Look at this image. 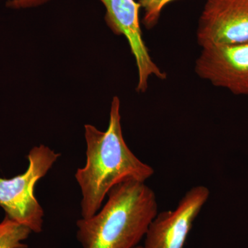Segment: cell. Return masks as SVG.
<instances>
[{
    "label": "cell",
    "mask_w": 248,
    "mask_h": 248,
    "mask_svg": "<svg viewBox=\"0 0 248 248\" xmlns=\"http://www.w3.org/2000/svg\"><path fill=\"white\" fill-rule=\"evenodd\" d=\"M172 1L174 0H139L141 7L144 9L143 22L147 29L156 25L164 6Z\"/></svg>",
    "instance_id": "cell-9"
},
{
    "label": "cell",
    "mask_w": 248,
    "mask_h": 248,
    "mask_svg": "<svg viewBox=\"0 0 248 248\" xmlns=\"http://www.w3.org/2000/svg\"><path fill=\"white\" fill-rule=\"evenodd\" d=\"M50 0H8L6 7L14 10L35 8L46 4Z\"/></svg>",
    "instance_id": "cell-10"
},
{
    "label": "cell",
    "mask_w": 248,
    "mask_h": 248,
    "mask_svg": "<svg viewBox=\"0 0 248 248\" xmlns=\"http://www.w3.org/2000/svg\"><path fill=\"white\" fill-rule=\"evenodd\" d=\"M105 6V19L108 27L116 35H124L128 41L135 57L138 70L137 91L144 93L148 79L155 76L166 79V74L152 60L143 40L140 22L141 5L135 0H99Z\"/></svg>",
    "instance_id": "cell-6"
},
{
    "label": "cell",
    "mask_w": 248,
    "mask_h": 248,
    "mask_svg": "<svg viewBox=\"0 0 248 248\" xmlns=\"http://www.w3.org/2000/svg\"><path fill=\"white\" fill-rule=\"evenodd\" d=\"M195 71L214 86L237 95H248V41L203 47Z\"/></svg>",
    "instance_id": "cell-4"
},
{
    "label": "cell",
    "mask_w": 248,
    "mask_h": 248,
    "mask_svg": "<svg viewBox=\"0 0 248 248\" xmlns=\"http://www.w3.org/2000/svg\"><path fill=\"white\" fill-rule=\"evenodd\" d=\"M60 156V153L45 145L33 147L28 154L29 167L25 172L11 179L0 178V207L5 216L32 232L42 231L45 212L36 199L35 187Z\"/></svg>",
    "instance_id": "cell-3"
},
{
    "label": "cell",
    "mask_w": 248,
    "mask_h": 248,
    "mask_svg": "<svg viewBox=\"0 0 248 248\" xmlns=\"http://www.w3.org/2000/svg\"><path fill=\"white\" fill-rule=\"evenodd\" d=\"M0 1H1V0H0Z\"/></svg>",
    "instance_id": "cell-12"
},
{
    "label": "cell",
    "mask_w": 248,
    "mask_h": 248,
    "mask_svg": "<svg viewBox=\"0 0 248 248\" xmlns=\"http://www.w3.org/2000/svg\"><path fill=\"white\" fill-rule=\"evenodd\" d=\"M94 216L77 221L83 248H135L158 213L156 195L145 182L128 179L112 187Z\"/></svg>",
    "instance_id": "cell-2"
},
{
    "label": "cell",
    "mask_w": 248,
    "mask_h": 248,
    "mask_svg": "<svg viewBox=\"0 0 248 248\" xmlns=\"http://www.w3.org/2000/svg\"><path fill=\"white\" fill-rule=\"evenodd\" d=\"M135 248H143V246H137V247H135Z\"/></svg>",
    "instance_id": "cell-11"
},
{
    "label": "cell",
    "mask_w": 248,
    "mask_h": 248,
    "mask_svg": "<svg viewBox=\"0 0 248 248\" xmlns=\"http://www.w3.org/2000/svg\"><path fill=\"white\" fill-rule=\"evenodd\" d=\"M197 37L202 48L248 41V0H206Z\"/></svg>",
    "instance_id": "cell-7"
},
{
    "label": "cell",
    "mask_w": 248,
    "mask_h": 248,
    "mask_svg": "<svg viewBox=\"0 0 248 248\" xmlns=\"http://www.w3.org/2000/svg\"><path fill=\"white\" fill-rule=\"evenodd\" d=\"M86 164L75 177L81 193V218L94 216L102 208L109 191L117 184L134 179L145 182L155 170L130 151L124 140L121 124L120 101L114 97L106 131L85 125Z\"/></svg>",
    "instance_id": "cell-1"
},
{
    "label": "cell",
    "mask_w": 248,
    "mask_h": 248,
    "mask_svg": "<svg viewBox=\"0 0 248 248\" xmlns=\"http://www.w3.org/2000/svg\"><path fill=\"white\" fill-rule=\"evenodd\" d=\"M32 232L6 216L0 222V248H27L24 244Z\"/></svg>",
    "instance_id": "cell-8"
},
{
    "label": "cell",
    "mask_w": 248,
    "mask_h": 248,
    "mask_svg": "<svg viewBox=\"0 0 248 248\" xmlns=\"http://www.w3.org/2000/svg\"><path fill=\"white\" fill-rule=\"evenodd\" d=\"M209 196L208 187L195 186L186 192L174 210L157 213L147 231L143 248H184Z\"/></svg>",
    "instance_id": "cell-5"
}]
</instances>
